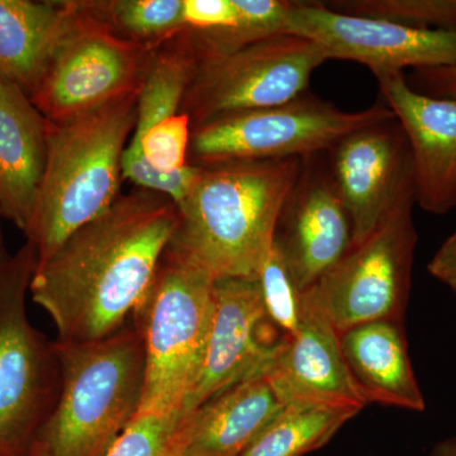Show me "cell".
<instances>
[{
    "instance_id": "1",
    "label": "cell",
    "mask_w": 456,
    "mask_h": 456,
    "mask_svg": "<svg viewBox=\"0 0 456 456\" xmlns=\"http://www.w3.org/2000/svg\"><path fill=\"white\" fill-rule=\"evenodd\" d=\"M179 224L176 204L134 188L36 265L29 294L56 327V342L103 340L145 302Z\"/></svg>"
},
{
    "instance_id": "2",
    "label": "cell",
    "mask_w": 456,
    "mask_h": 456,
    "mask_svg": "<svg viewBox=\"0 0 456 456\" xmlns=\"http://www.w3.org/2000/svg\"><path fill=\"white\" fill-rule=\"evenodd\" d=\"M301 169L299 158L200 167L176 204L179 224L170 248L217 279L256 278Z\"/></svg>"
},
{
    "instance_id": "3",
    "label": "cell",
    "mask_w": 456,
    "mask_h": 456,
    "mask_svg": "<svg viewBox=\"0 0 456 456\" xmlns=\"http://www.w3.org/2000/svg\"><path fill=\"white\" fill-rule=\"evenodd\" d=\"M137 97L49 121L46 167L26 235L37 264L121 196L123 154L136 122Z\"/></svg>"
},
{
    "instance_id": "4",
    "label": "cell",
    "mask_w": 456,
    "mask_h": 456,
    "mask_svg": "<svg viewBox=\"0 0 456 456\" xmlns=\"http://www.w3.org/2000/svg\"><path fill=\"white\" fill-rule=\"evenodd\" d=\"M61 387L28 456H106L139 415L145 346L132 318L116 334L88 344L53 341Z\"/></svg>"
},
{
    "instance_id": "5",
    "label": "cell",
    "mask_w": 456,
    "mask_h": 456,
    "mask_svg": "<svg viewBox=\"0 0 456 456\" xmlns=\"http://www.w3.org/2000/svg\"><path fill=\"white\" fill-rule=\"evenodd\" d=\"M216 281L208 270L170 246L165 251L154 283L134 317L145 346L139 415H182L202 370Z\"/></svg>"
},
{
    "instance_id": "6",
    "label": "cell",
    "mask_w": 456,
    "mask_h": 456,
    "mask_svg": "<svg viewBox=\"0 0 456 456\" xmlns=\"http://www.w3.org/2000/svg\"><path fill=\"white\" fill-rule=\"evenodd\" d=\"M36 265L35 248L26 241L0 270V456L27 455L61 387L55 344L27 314Z\"/></svg>"
},
{
    "instance_id": "7",
    "label": "cell",
    "mask_w": 456,
    "mask_h": 456,
    "mask_svg": "<svg viewBox=\"0 0 456 456\" xmlns=\"http://www.w3.org/2000/svg\"><path fill=\"white\" fill-rule=\"evenodd\" d=\"M395 118L386 103L345 112L310 93L281 106L226 114L191 126L188 164L307 158L332 149L351 132Z\"/></svg>"
},
{
    "instance_id": "8",
    "label": "cell",
    "mask_w": 456,
    "mask_h": 456,
    "mask_svg": "<svg viewBox=\"0 0 456 456\" xmlns=\"http://www.w3.org/2000/svg\"><path fill=\"white\" fill-rule=\"evenodd\" d=\"M415 183L383 220L310 289L338 334L380 320H404L419 236Z\"/></svg>"
},
{
    "instance_id": "9",
    "label": "cell",
    "mask_w": 456,
    "mask_h": 456,
    "mask_svg": "<svg viewBox=\"0 0 456 456\" xmlns=\"http://www.w3.org/2000/svg\"><path fill=\"white\" fill-rule=\"evenodd\" d=\"M323 50L292 33L198 59L182 112L191 126L226 114L281 106L307 93Z\"/></svg>"
},
{
    "instance_id": "10",
    "label": "cell",
    "mask_w": 456,
    "mask_h": 456,
    "mask_svg": "<svg viewBox=\"0 0 456 456\" xmlns=\"http://www.w3.org/2000/svg\"><path fill=\"white\" fill-rule=\"evenodd\" d=\"M154 53L122 40L74 0L32 103L47 121L61 122L136 94Z\"/></svg>"
},
{
    "instance_id": "11",
    "label": "cell",
    "mask_w": 456,
    "mask_h": 456,
    "mask_svg": "<svg viewBox=\"0 0 456 456\" xmlns=\"http://www.w3.org/2000/svg\"><path fill=\"white\" fill-rule=\"evenodd\" d=\"M285 33L314 41L327 60L365 65L375 77L456 64V32L340 13L325 3L293 2Z\"/></svg>"
},
{
    "instance_id": "12",
    "label": "cell",
    "mask_w": 456,
    "mask_h": 456,
    "mask_svg": "<svg viewBox=\"0 0 456 456\" xmlns=\"http://www.w3.org/2000/svg\"><path fill=\"white\" fill-rule=\"evenodd\" d=\"M287 338L266 314L256 278H218L202 370L182 415L263 373Z\"/></svg>"
},
{
    "instance_id": "13",
    "label": "cell",
    "mask_w": 456,
    "mask_h": 456,
    "mask_svg": "<svg viewBox=\"0 0 456 456\" xmlns=\"http://www.w3.org/2000/svg\"><path fill=\"white\" fill-rule=\"evenodd\" d=\"M301 292L327 274L353 244L349 213L330 171L327 152L302 159L274 239Z\"/></svg>"
},
{
    "instance_id": "14",
    "label": "cell",
    "mask_w": 456,
    "mask_h": 456,
    "mask_svg": "<svg viewBox=\"0 0 456 456\" xmlns=\"http://www.w3.org/2000/svg\"><path fill=\"white\" fill-rule=\"evenodd\" d=\"M327 161L350 216L351 245L370 235L415 183L410 145L395 117L351 132L327 151Z\"/></svg>"
},
{
    "instance_id": "15",
    "label": "cell",
    "mask_w": 456,
    "mask_h": 456,
    "mask_svg": "<svg viewBox=\"0 0 456 456\" xmlns=\"http://www.w3.org/2000/svg\"><path fill=\"white\" fill-rule=\"evenodd\" d=\"M263 374L284 406H367L345 362L340 334L311 289L302 293L298 330Z\"/></svg>"
},
{
    "instance_id": "16",
    "label": "cell",
    "mask_w": 456,
    "mask_h": 456,
    "mask_svg": "<svg viewBox=\"0 0 456 456\" xmlns=\"http://www.w3.org/2000/svg\"><path fill=\"white\" fill-rule=\"evenodd\" d=\"M375 77L410 145L416 203L432 215L456 211V101L416 92L404 73Z\"/></svg>"
},
{
    "instance_id": "17",
    "label": "cell",
    "mask_w": 456,
    "mask_h": 456,
    "mask_svg": "<svg viewBox=\"0 0 456 456\" xmlns=\"http://www.w3.org/2000/svg\"><path fill=\"white\" fill-rule=\"evenodd\" d=\"M49 121L0 77V213L27 235L47 161Z\"/></svg>"
},
{
    "instance_id": "18",
    "label": "cell",
    "mask_w": 456,
    "mask_h": 456,
    "mask_svg": "<svg viewBox=\"0 0 456 456\" xmlns=\"http://www.w3.org/2000/svg\"><path fill=\"white\" fill-rule=\"evenodd\" d=\"M345 362L364 401L424 412L426 402L411 364L403 321L380 320L340 335Z\"/></svg>"
},
{
    "instance_id": "19",
    "label": "cell",
    "mask_w": 456,
    "mask_h": 456,
    "mask_svg": "<svg viewBox=\"0 0 456 456\" xmlns=\"http://www.w3.org/2000/svg\"><path fill=\"white\" fill-rule=\"evenodd\" d=\"M284 407L263 373L237 383L183 416L182 456H242Z\"/></svg>"
},
{
    "instance_id": "20",
    "label": "cell",
    "mask_w": 456,
    "mask_h": 456,
    "mask_svg": "<svg viewBox=\"0 0 456 456\" xmlns=\"http://www.w3.org/2000/svg\"><path fill=\"white\" fill-rule=\"evenodd\" d=\"M74 13V0H0V77L32 97Z\"/></svg>"
},
{
    "instance_id": "21",
    "label": "cell",
    "mask_w": 456,
    "mask_h": 456,
    "mask_svg": "<svg viewBox=\"0 0 456 456\" xmlns=\"http://www.w3.org/2000/svg\"><path fill=\"white\" fill-rule=\"evenodd\" d=\"M359 412L353 407L285 406L242 456H303L326 445Z\"/></svg>"
},
{
    "instance_id": "22",
    "label": "cell",
    "mask_w": 456,
    "mask_h": 456,
    "mask_svg": "<svg viewBox=\"0 0 456 456\" xmlns=\"http://www.w3.org/2000/svg\"><path fill=\"white\" fill-rule=\"evenodd\" d=\"M122 40L158 50L184 31L183 0H82Z\"/></svg>"
},
{
    "instance_id": "23",
    "label": "cell",
    "mask_w": 456,
    "mask_h": 456,
    "mask_svg": "<svg viewBox=\"0 0 456 456\" xmlns=\"http://www.w3.org/2000/svg\"><path fill=\"white\" fill-rule=\"evenodd\" d=\"M182 415H137L106 456H182Z\"/></svg>"
},
{
    "instance_id": "24",
    "label": "cell",
    "mask_w": 456,
    "mask_h": 456,
    "mask_svg": "<svg viewBox=\"0 0 456 456\" xmlns=\"http://www.w3.org/2000/svg\"><path fill=\"white\" fill-rule=\"evenodd\" d=\"M264 307L272 322L287 335L296 334L301 322L302 292L294 283L278 246L273 245L257 273Z\"/></svg>"
},
{
    "instance_id": "25",
    "label": "cell",
    "mask_w": 456,
    "mask_h": 456,
    "mask_svg": "<svg viewBox=\"0 0 456 456\" xmlns=\"http://www.w3.org/2000/svg\"><path fill=\"white\" fill-rule=\"evenodd\" d=\"M185 29L221 32L233 28L239 16L233 0H183Z\"/></svg>"
},
{
    "instance_id": "26",
    "label": "cell",
    "mask_w": 456,
    "mask_h": 456,
    "mask_svg": "<svg viewBox=\"0 0 456 456\" xmlns=\"http://www.w3.org/2000/svg\"><path fill=\"white\" fill-rule=\"evenodd\" d=\"M407 83L428 97L456 101V64L413 70Z\"/></svg>"
},
{
    "instance_id": "27",
    "label": "cell",
    "mask_w": 456,
    "mask_h": 456,
    "mask_svg": "<svg viewBox=\"0 0 456 456\" xmlns=\"http://www.w3.org/2000/svg\"><path fill=\"white\" fill-rule=\"evenodd\" d=\"M428 269L432 277L456 293V231L440 246Z\"/></svg>"
},
{
    "instance_id": "28",
    "label": "cell",
    "mask_w": 456,
    "mask_h": 456,
    "mask_svg": "<svg viewBox=\"0 0 456 456\" xmlns=\"http://www.w3.org/2000/svg\"><path fill=\"white\" fill-rule=\"evenodd\" d=\"M430 456H456V437L440 441L432 449Z\"/></svg>"
},
{
    "instance_id": "29",
    "label": "cell",
    "mask_w": 456,
    "mask_h": 456,
    "mask_svg": "<svg viewBox=\"0 0 456 456\" xmlns=\"http://www.w3.org/2000/svg\"><path fill=\"white\" fill-rule=\"evenodd\" d=\"M2 220L3 216L2 213H0V270L3 269V266H4L5 264H7L9 257L12 256L11 254H8L7 248H5L4 237H3L2 231Z\"/></svg>"
},
{
    "instance_id": "30",
    "label": "cell",
    "mask_w": 456,
    "mask_h": 456,
    "mask_svg": "<svg viewBox=\"0 0 456 456\" xmlns=\"http://www.w3.org/2000/svg\"><path fill=\"white\" fill-rule=\"evenodd\" d=\"M23 456H28V455H23Z\"/></svg>"
}]
</instances>
